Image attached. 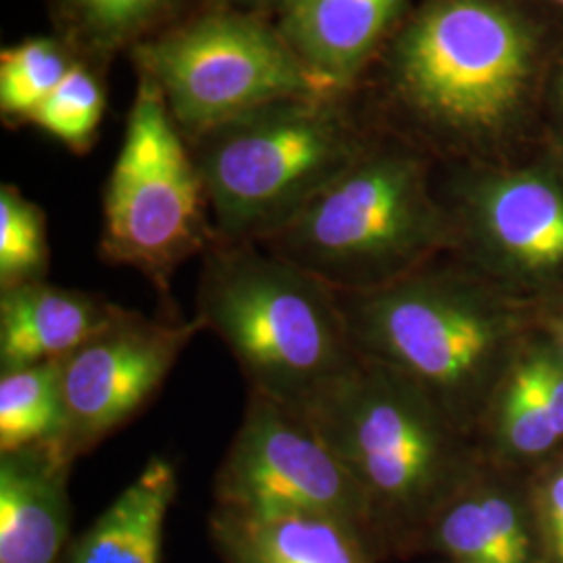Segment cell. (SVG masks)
Instances as JSON below:
<instances>
[{"label": "cell", "instance_id": "obj_1", "mask_svg": "<svg viewBox=\"0 0 563 563\" xmlns=\"http://www.w3.org/2000/svg\"><path fill=\"white\" fill-rule=\"evenodd\" d=\"M562 36L541 0H413L353 99L437 165L523 162Z\"/></svg>", "mask_w": 563, "mask_h": 563}, {"label": "cell", "instance_id": "obj_2", "mask_svg": "<svg viewBox=\"0 0 563 563\" xmlns=\"http://www.w3.org/2000/svg\"><path fill=\"white\" fill-rule=\"evenodd\" d=\"M297 409L360 486L380 562L420 555L439 509L483 462L422 388L360 355Z\"/></svg>", "mask_w": 563, "mask_h": 563}, {"label": "cell", "instance_id": "obj_3", "mask_svg": "<svg viewBox=\"0 0 563 563\" xmlns=\"http://www.w3.org/2000/svg\"><path fill=\"white\" fill-rule=\"evenodd\" d=\"M339 302L355 353L402 374L474 439L534 328L530 302L449 255L378 288L339 292Z\"/></svg>", "mask_w": 563, "mask_h": 563}, {"label": "cell", "instance_id": "obj_4", "mask_svg": "<svg viewBox=\"0 0 563 563\" xmlns=\"http://www.w3.org/2000/svg\"><path fill=\"white\" fill-rule=\"evenodd\" d=\"M260 244L339 292L405 278L451 251L439 165L376 130L339 178Z\"/></svg>", "mask_w": 563, "mask_h": 563}, {"label": "cell", "instance_id": "obj_5", "mask_svg": "<svg viewBox=\"0 0 563 563\" xmlns=\"http://www.w3.org/2000/svg\"><path fill=\"white\" fill-rule=\"evenodd\" d=\"M195 318L239 363L249 390L299 407L357 360L339 292L260 242L202 255Z\"/></svg>", "mask_w": 563, "mask_h": 563}, {"label": "cell", "instance_id": "obj_6", "mask_svg": "<svg viewBox=\"0 0 563 563\" xmlns=\"http://www.w3.org/2000/svg\"><path fill=\"white\" fill-rule=\"evenodd\" d=\"M351 95L272 102L188 142L220 242H263L374 139Z\"/></svg>", "mask_w": 563, "mask_h": 563}, {"label": "cell", "instance_id": "obj_7", "mask_svg": "<svg viewBox=\"0 0 563 563\" xmlns=\"http://www.w3.org/2000/svg\"><path fill=\"white\" fill-rule=\"evenodd\" d=\"M220 242L190 144L139 74L118 159L102 197L99 255L139 272L162 299L163 318H181L172 282L184 263Z\"/></svg>", "mask_w": 563, "mask_h": 563}, {"label": "cell", "instance_id": "obj_8", "mask_svg": "<svg viewBox=\"0 0 563 563\" xmlns=\"http://www.w3.org/2000/svg\"><path fill=\"white\" fill-rule=\"evenodd\" d=\"M130 55L188 142L272 102L342 95L302 65L272 18L209 2Z\"/></svg>", "mask_w": 563, "mask_h": 563}, {"label": "cell", "instance_id": "obj_9", "mask_svg": "<svg viewBox=\"0 0 563 563\" xmlns=\"http://www.w3.org/2000/svg\"><path fill=\"white\" fill-rule=\"evenodd\" d=\"M449 257L530 302L563 295V178L541 155L504 165H439Z\"/></svg>", "mask_w": 563, "mask_h": 563}, {"label": "cell", "instance_id": "obj_10", "mask_svg": "<svg viewBox=\"0 0 563 563\" xmlns=\"http://www.w3.org/2000/svg\"><path fill=\"white\" fill-rule=\"evenodd\" d=\"M213 499L232 514L320 516L346 523L374 553L360 486L297 407L262 393L246 395L241 428L213 481Z\"/></svg>", "mask_w": 563, "mask_h": 563}, {"label": "cell", "instance_id": "obj_11", "mask_svg": "<svg viewBox=\"0 0 563 563\" xmlns=\"http://www.w3.org/2000/svg\"><path fill=\"white\" fill-rule=\"evenodd\" d=\"M201 332L197 318L159 320L130 309L120 322L63 357V434L57 444L65 457L78 462L132 422Z\"/></svg>", "mask_w": 563, "mask_h": 563}, {"label": "cell", "instance_id": "obj_12", "mask_svg": "<svg viewBox=\"0 0 563 563\" xmlns=\"http://www.w3.org/2000/svg\"><path fill=\"white\" fill-rule=\"evenodd\" d=\"M420 555L453 563H544L530 474L483 457L428 526Z\"/></svg>", "mask_w": 563, "mask_h": 563}, {"label": "cell", "instance_id": "obj_13", "mask_svg": "<svg viewBox=\"0 0 563 563\" xmlns=\"http://www.w3.org/2000/svg\"><path fill=\"white\" fill-rule=\"evenodd\" d=\"M476 443L486 462L532 474L563 451V357L534 325L505 369Z\"/></svg>", "mask_w": 563, "mask_h": 563}, {"label": "cell", "instance_id": "obj_14", "mask_svg": "<svg viewBox=\"0 0 563 563\" xmlns=\"http://www.w3.org/2000/svg\"><path fill=\"white\" fill-rule=\"evenodd\" d=\"M413 0H282L274 23L302 65L351 95Z\"/></svg>", "mask_w": 563, "mask_h": 563}, {"label": "cell", "instance_id": "obj_15", "mask_svg": "<svg viewBox=\"0 0 563 563\" xmlns=\"http://www.w3.org/2000/svg\"><path fill=\"white\" fill-rule=\"evenodd\" d=\"M71 467L57 443L0 453V563H63L74 541Z\"/></svg>", "mask_w": 563, "mask_h": 563}, {"label": "cell", "instance_id": "obj_16", "mask_svg": "<svg viewBox=\"0 0 563 563\" xmlns=\"http://www.w3.org/2000/svg\"><path fill=\"white\" fill-rule=\"evenodd\" d=\"M128 311L97 292L46 280L0 290V372L59 362Z\"/></svg>", "mask_w": 563, "mask_h": 563}, {"label": "cell", "instance_id": "obj_17", "mask_svg": "<svg viewBox=\"0 0 563 563\" xmlns=\"http://www.w3.org/2000/svg\"><path fill=\"white\" fill-rule=\"evenodd\" d=\"M209 539L223 563H383L353 528L320 516H244L213 507Z\"/></svg>", "mask_w": 563, "mask_h": 563}, {"label": "cell", "instance_id": "obj_18", "mask_svg": "<svg viewBox=\"0 0 563 563\" xmlns=\"http://www.w3.org/2000/svg\"><path fill=\"white\" fill-rule=\"evenodd\" d=\"M178 497V470L151 457L97 522L76 537L63 563H163V534Z\"/></svg>", "mask_w": 563, "mask_h": 563}, {"label": "cell", "instance_id": "obj_19", "mask_svg": "<svg viewBox=\"0 0 563 563\" xmlns=\"http://www.w3.org/2000/svg\"><path fill=\"white\" fill-rule=\"evenodd\" d=\"M55 34L90 65L107 71L123 51L190 18L207 0H48Z\"/></svg>", "mask_w": 563, "mask_h": 563}, {"label": "cell", "instance_id": "obj_20", "mask_svg": "<svg viewBox=\"0 0 563 563\" xmlns=\"http://www.w3.org/2000/svg\"><path fill=\"white\" fill-rule=\"evenodd\" d=\"M59 362L0 372V453L32 444L59 443L63 434Z\"/></svg>", "mask_w": 563, "mask_h": 563}, {"label": "cell", "instance_id": "obj_21", "mask_svg": "<svg viewBox=\"0 0 563 563\" xmlns=\"http://www.w3.org/2000/svg\"><path fill=\"white\" fill-rule=\"evenodd\" d=\"M80 59L57 34L34 36L0 53V118L7 128L32 125L42 104Z\"/></svg>", "mask_w": 563, "mask_h": 563}, {"label": "cell", "instance_id": "obj_22", "mask_svg": "<svg viewBox=\"0 0 563 563\" xmlns=\"http://www.w3.org/2000/svg\"><path fill=\"white\" fill-rule=\"evenodd\" d=\"M104 74L88 60H76L42 104L32 125L74 155L88 153L97 142L107 109Z\"/></svg>", "mask_w": 563, "mask_h": 563}, {"label": "cell", "instance_id": "obj_23", "mask_svg": "<svg viewBox=\"0 0 563 563\" xmlns=\"http://www.w3.org/2000/svg\"><path fill=\"white\" fill-rule=\"evenodd\" d=\"M51 246L46 216L18 186H0V290L46 280Z\"/></svg>", "mask_w": 563, "mask_h": 563}, {"label": "cell", "instance_id": "obj_24", "mask_svg": "<svg viewBox=\"0 0 563 563\" xmlns=\"http://www.w3.org/2000/svg\"><path fill=\"white\" fill-rule=\"evenodd\" d=\"M544 563H563V451L530 474Z\"/></svg>", "mask_w": 563, "mask_h": 563}, {"label": "cell", "instance_id": "obj_25", "mask_svg": "<svg viewBox=\"0 0 563 563\" xmlns=\"http://www.w3.org/2000/svg\"><path fill=\"white\" fill-rule=\"evenodd\" d=\"M534 153L560 172L563 178V36L544 84Z\"/></svg>", "mask_w": 563, "mask_h": 563}, {"label": "cell", "instance_id": "obj_26", "mask_svg": "<svg viewBox=\"0 0 563 563\" xmlns=\"http://www.w3.org/2000/svg\"><path fill=\"white\" fill-rule=\"evenodd\" d=\"M532 309H534V325L555 344V349L563 357V295L539 302Z\"/></svg>", "mask_w": 563, "mask_h": 563}, {"label": "cell", "instance_id": "obj_27", "mask_svg": "<svg viewBox=\"0 0 563 563\" xmlns=\"http://www.w3.org/2000/svg\"><path fill=\"white\" fill-rule=\"evenodd\" d=\"M209 4H218V7H228V9H236L244 13H255V15H274L276 9L280 7L282 0H207Z\"/></svg>", "mask_w": 563, "mask_h": 563}, {"label": "cell", "instance_id": "obj_28", "mask_svg": "<svg viewBox=\"0 0 563 563\" xmlns=\"http://www.w3.org/2000/svg\"><path fill=\"white\" fill-rule=\"evenodd\" d=\"M544 4H549V7H553L555 11H560L563 15V0H541Z\"/></svg>", "mask_w": 563, "mask_h": 563}]
</instances>
